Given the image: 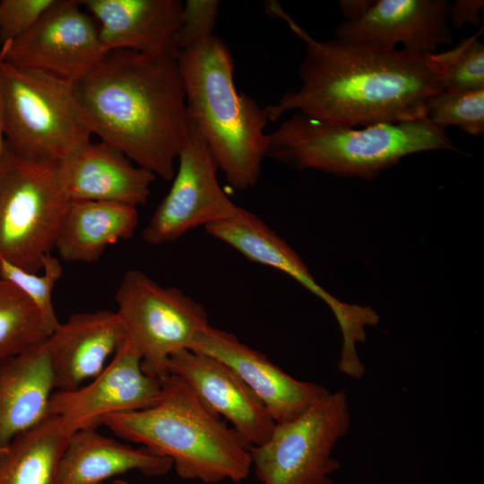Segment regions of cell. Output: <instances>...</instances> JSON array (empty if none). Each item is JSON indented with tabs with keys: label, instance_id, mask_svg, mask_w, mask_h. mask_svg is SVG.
Masks as SVG:
<instances>
[{
	"label": "cell",
	"instance_id": "cell-13",
	"mask_svg": "<svg viewBox=\"0 0 484 484\" xmlns=\"http://www.w3.org/2000/svg\"><path fill=\"white\" fill-rule=\"evenodd\" d=\"M141 362L139 351L126 339L88 385L53 393L48 416L60 417L73 434L96 428L107 416L154 406L161 398L162 381L145 374Z\"/></svg>",
	"mask_w": 484,
	"mask_h": 484
},
{
	"label": "cell",
	"instance_id": "cell-24",
	"mask_svg": "<svg viewBox=\"0 0 484 484\" xmlns=\"http://www.w3.org/2000/svg\"><path fill=\"white\" fill-rule=\"evenodd\" d=\"M41 315L13 283L0 280V360L48 338Z\"/></svg>",
	"mask_w": 484,
	"mask_h": 484
},
{
	"label": "cell",
	"instance_id": "cell-31",
	"mask_svg": "<svg viewBox=\"0 0 484 484\" xmlns=\"http://www.w3.org/2000/svg\"><path fill=\"white\" fill-rule=\"evenodd\" d=\"M374 2L375 0H341L338 4L345 21L350 22L364 14Z\"/></svg>",
	"mask_w": 484,
	"mask_h": 484
},
{
	"label": "cell",
	"instance_id": "cell-18",
	"mask_svg": "<svg viewBox=\"0 0 484 484\" xmlns=\"http://www.w3.org/2000/svg\"><path fill=\"white\" fill-rule=\"evenodd\" d=\"M99 23L103 53L127 49L177 56L175 38L181 25L179 0L80 1Z\"/></svg>",
	"mask_w": 484,
	"mask_h": 484
},
{
	"label": "cell",
	"instance_id": "cell-12",
	"mask_svg": "<svg viewBox=\"0 0 484 484\" xmlns=\"http://www.w3.org/2000/svg\"><path fill=\"white\" fill-rule=\"evenodd\" d=\"M205 231L224 242L248 260L287 273L314 295L324 300L334 314L342 333L341 360L354 363L359 359L356 343L366 340L365 327L377 324V314L367 307L339 301L321 288L298 255L263 220L241 208L227 220L209 225Z\"/></svg>",
	"mask_w": 484,
	"mask_h": 484
},
{
	"label": "cell",
	"instance_id": "cell-6",
	"mask_svg": "<svg viewBox=\"0 0 484 484\" xmlns=\"http://www.w3.org/2000/svg\"><path fill=\"white\" fill-rule=\"evenodd\" d=\"M0 112L6 147L24 159L58 163L91 141L73 83L16 67L1 51Z\"/></svg>",
	"mask_w": 484,
	"mask_h": 484
},
{
	"label": "cell",
	"instance_id": "cell-1",
	"mask_svg": "<svg viewBox=\"0 0 484 484\" xmlns=\"http://www.w3.org/2000/svg\"><path fill=\"white\" fill-rule=\"evenodd\" d=\"M265 10L286 22L306 50L300 86L264 108L269 121L290 111L351 127L419 120L444 91L428 54L339 39L319 41L278 2H266Z\"/></svg>",
	"mask_w": 484,
	"mask_h": 484
},
{
	"label": "cell",
	"instance_id": "cell-23",
	"mask_svg": "<svg viewBox=\"0 0 484 484\" xmlns=\"http://www.w3.org/2000/svg\"><path fill=\"white\" fill-rule=\"evenodd\" d=\"M71 435L64 420L51 415L0 446V484H56Z\"/></svg>",
	"mask_w": 484,
	"mask_h": 484
},
{
	"label": "cell",
	"instance_id": "cell-22",
	"mask_svg": "<svg viewBox=\"0 0 484 484\" xmlns=\"http://www.w3.org/2000/svg\"><path fill=\"white\" fill-rule=\"evenodd\" d=\"M138 220L136 207L108 202L72 200L54 248L67 262H96L108 246L132 238Z\"/></svg>",
	"mask_w": 484,
	"mask_h": 484
},
{
	"label": "cell",
	"instance_id": "cell-34",
	"mask_svg": "<svg viewBox=\"0 0 484 484\" xmlns=\"http://www.w3.org/2000/svg\"><path fill=\"white\" fill-rule=\"evenodd\" d=\"M0 280H1V276H0Z\"/></svg>",
	"mask_w": 484,
	"mask_h": 484
},
{
	"label": "cell",
	"instance_id": "cell-11",
	"mask_svg": "<svg viewBox=\"0 0 484 484\" xmlns=\"http://www.w3.org/2000/svg\"><path fill=\"white\" fill-rule=\"evenodd\" d=\"M4 61L75 83L104 55L99 26L80 1L56 0L18 39L1 45Z\"/></svg>",
	"mask_w": 484,
	"mask_h": 484
},
{
	"label": "cell",
	"instance_id": "cell-14",
	"mask_svg": "<svg viewBox=\"0 0 484 484\" xmlns=\"http://www.w3.org/2000/svg\"><path fill=\"white\" fill-rule=\"evenodd\" d=\"M188 349L212 356L230 367L276 424L294 420L330 393L320 385L292 377L233 333L210 324L195 334Z\"/></svg>",
	"mask_w": 484,
	"mask_h": 484
},
{
	"label": "cell",
	"instance_id": "cell-32",
	"mask_svg": "<svg viewBox=\"0 0 484 484\" xmlns=\"http://www.w3.org/2000/svg\"><path fill=\"white\" fill-rule=\"evenodd\" d=\"M5 149V140L4 135V130H3V125H2V119H1V112H0V161L3 157L4 151Z\"/></svg>",
	"mask_w": 484,
	"mask_h": 484
},
{
	"label": "cell",
	"instance_id": "cell-15",
	"mask_svg": "<svg viewBox=\"0 0 484 484\" xmlns=\"http://www.w3.org/2000/svg\"><path fill=\"white\" fill-rule=\"evenodd\" d=\"M212 412L228 419L247 446L271 436L276 423L243 380L227 365L207 354L183 349L167 363Z\"/></svg>",
	"mask_w": 484,
	"mask_h": 484
},
{
	"label": "cell",
	"instance_id": "cell-7",
	"mask_svg": "<svg viewBox=\"0 0 484 484\" xmlns=\"http://www.w3.org/2000/svg\"><path fill=\"white\" fill-rule=\"evenodd\" d=\"M71 201L57 163L22 158L5 145L0 161V257L39 273Z\"/></svg>",
	"mask_w": 484,
	"mask_h": 484
},
{
	"label": "cell",
	"instance_id": "cell-27",
	"mask_svg": "<svg viewBox=\"0 0 484 484\" xmlns=\"http://www.w3.org/2000/svg\"><path fill=\"white\" fill-rule=\"evenodd\" d=\"M426 118L442 129L454 125L471 135H483L484 89L442 91L429 102Z\"/></svg>",
	"mask_w": 484,
	"mask_h": 484
},
{
	"label": "cell",
	"instance_id": "cell-10",
	"mask_svg": "<svg viewBox=\"0 0 484 484\" xmlns=\"http://www.w3.org/2000/svg\"><path fill=\"white\" fill-rule=\"evenodd\" d=\"M177 161L171 187L143 230V240L151 245L171 242L198 227L229 220L240 209L220 186L219 169L191 120Z\"/></svg>",
	"mask_w": 484,
	"mask_h": 484
},
{
	"label": "cell",
	"instance_id": "cell-26",
	"mask_svg": "<svg viewBox=\"0 0 484 484\" xmlns=\"http://www.w3.org/2000/svg\"><path fill=\"white\" fill-rule=\"evenodd\" d=\"M42 273H32L20 269L0 257L1 279L17 286L39 311L45 329L50 336L58 327L52 302V290L62 275V265L58 258L47 254L42 260Z\"/></svg>",
	"mask_w": 484,
	"mask_h": 484
},
{
	"label": "cell",
	"instance_id": "cell-2",
	"mask_svg": "<svg viewBox=\"0 0 484 484\" xmlns=\"http://www.w3.org/2000/svg\"><path fill=\"white\" fill-rule=\"evenodd\" d=\"M73 85L92 134L156 177L173 179L190 129L176 55L111 50Z\"/></svg>",
	"mask_w": 484,
	"mask_h": 484
},
{
	"label": "cell",
	"instance_id": "cell-8",
	"mask_svg": "<svg viewBox=\"0 0 484 484\" xmlns=\"http://www.w3.org/2000/svg\"><path fill=\"white\" fill-rule=\"evenodd\" d=\"M350 424L344 390L329 393L292 421L276 424L269 439L249 446L262 484H333L332 453Z\"/></svg>",
	"mask_w": 484,
	"mask_h": 484
},
{
	"label": "cell",
	"instance_id": "cell-29",
	"mask_svg": "<svg viewBox=\"0 0 484 484\" xmlns=\"http://www.w3.org/2000/svg\"><path fill=\"white\" fill-rule=\"evenodd\" d=\"M56 0H1L0 44L27 32Z\"/></svg>",
	"mask_w": 484,
	"mask_h": 484
},
{
	"label": "cell",
	"instance_id": "cell-17",
	"mask_svg": "<svg viewBox=\"0 0 484 484\" xmlns=\"http://www.w3.org/2000/svg\"><path fill=\"white\" fill-rule=\"evenodd\" d=\"M62 186L71 200L144 205L156 176L133 164L121 151L99 141L90 142L57 163Z\"/></svg>",
	"mask_w": 484,
	"mask_h": 484
},
{
	"label": "cell",
	"instance_id": "cell-25",
	"mask_svg": "<svg viewBox=\"0 0 484 484\" xmlns=\"http://www.w3.org/2000/svg\"><path fill=\"white\" fill-rule=\"evenodd\" d=\"M483 29L448 50L428 54L444 91L484 89V45L480 40Z\"/></svg>",
	"mask_w": 484,
	"mask_h": 484
},
{
	"label": "cell",
	"instance_id": "cell-30",
	"mask_svg": "<svg viewBox=\"0 0 484 484\" xmlns=\"http://www.w3.org/2000/svg\"><path fill=\"white\" fill-rule=\"evenodd\" d=\"M484 5L483 0H457L448 4L447 20L450 27L459 30L467 24L482 27L480 10Z\"/></svg>",
	"mask_w": 484,
	"mask_h": 484
},
{
	"label": "cell",
	"instance_id": "cell-21",
	"mask_svg": "<svg viewBox=\"0 0 484 484\" xmlns=\"http://www.w3.org/2000/svg\"><path fill=\"white\" fill-rule=\"evenodd\" d=\"M172 467L170 459L144 446L135 448L107 437L95 428H83L70 436L56 484H99L133 470L147 476H160Z\"/></svg>",
	"mask_w": 484,
	"mask_h": 484
},
{
	"label": "cell",
	"instance_id": "cell-28",
	"mask_svg": "<svg viewBox=\"0 0 484 484\" xmlns=\"http://www.w3.org/2000/svg\"><path fill=\"white\" fill-rule=\"evenodd\" d=\"M219 9L217 0L183 2L182 22L175 38L177 52L214 35Z\"/></svg>",
	"mask_w": 484,
	"mask_h": 484
},
{
	"label": "cell",
	"instance_id": "cell-5",
	"mask_svg": "<svg viewBox=\"0 0 484 484\" xmlns=\"http://www.w3.org/2000/svg\"><path fill=\"white\" fill-rule=\"evenodd\" d=\"M435 150L459 151L427 118L358 128L295 112L268 134L266 157L297 169L373 178L405 156Z\"/></svg>",
	"mask_w": 484,
	"mask_h": 484
},
{
	"label": "cell",
	"instance_id": "cell-33",
	"mask_svg": "<svg viewBox=\"0 0 484 484\" xmlns=\"http://www.w3.org/2000/svg\"><path fill=\"white\" fill-rule=\"evenodd\" d=\"M99 484H130V483L127 481L117 480L110 481V482H101Z\"/></svg>",
	"mask_w": 484,
	"mask_h": 484
},
{
	"label": "cell",
	"instance_id": "cell-9",
	"mask_svg": "<svg viewBox=\"0 0 484 484\" xmlns=\"http://www.w3.org/2000/svg\"><path fill=\"white\" fill-rule=\"evenodd\" d=\"M115 299L126 339L142 357L143 371L158 378L169 375V356L188 349L209 325L202 304L177 288L160 286L140 270L125 272Z\"/></svg>",
	"mask_w": 484,
	"mask_h": 484
},
{
	"label": "cell",
	"instance_id": "cell-20",
	"mask_svg": "<svg viewBox=\"0 0 484 484\" xmlns=\"http://www.w3.org/2000/svg\"><path fill=\"white\" fill-rule=\"evenodd\" d=\"M55 388L48 338L0 360V446L48 417Z\"/></svg>",
	"mask_w": 484,
	"mask_h": 484
},
{
	"label": "cell",
	"instance_id": "cell-16",
	"mask_svg": "<svg viewBox=\"0 0 484 484\" xmlns=\"http://www.w3.org/2000/svg\"><path fill=\"white\" fill-rule=\"evenodd\" d=\"M445 0H375L354 21L336 29V39L428 55L453 42Z\"/></svg>",
	"mask_w": 484,
	"mask_h": 484
},
{
	"label": "cell",
	"instance_id": "cell-4",
	"mask_svg": "<svg viewBox=\"0 0 484 484\" xmlns=\"http://www.w3.org/2000/svg\"><path fill=\"white\" fill-rule=\"evenodd\" d=\"M162 381L152 407L100 420L121 438L171 460L177 474L190 480L240 482L252 468L249 446L177 376Z\"/></svg>",
	"mask_w": 484,
	"mask_h": 484
},
{
	"label": "cell",
	"instance_id": "cell-3",
	"mask_svg": "<svg viewBox=\"0 0 484 484\" xmlns=\"http://www.w3.org/2000/svg\"><path fill=\"white\" fill-rule=\"evenodd\" d=\"M187 114L217 167L238 191L254 186L266 158L265 108L234 82V60L226 43L212 35L177 51Z\"/></svg>",
	"mask_w": 484,
	"mask_h": 484
},
{
	"label": "cell",
	"instance_id": "cell-19",
	"mask_svg": "<svg viewBox=\"0 0 484 484\" xmlns=\"http://www.w3.org/2000/svg\"><path fill=\"white\" fill-rule=\"evenodd\" d=\"M125 340V329L117 312L72 315L48 337L56 388L73 391L94 378Z\"/></svg>",
	"mask_w": 484,
	"mask_h": 484
}]
</instances>
